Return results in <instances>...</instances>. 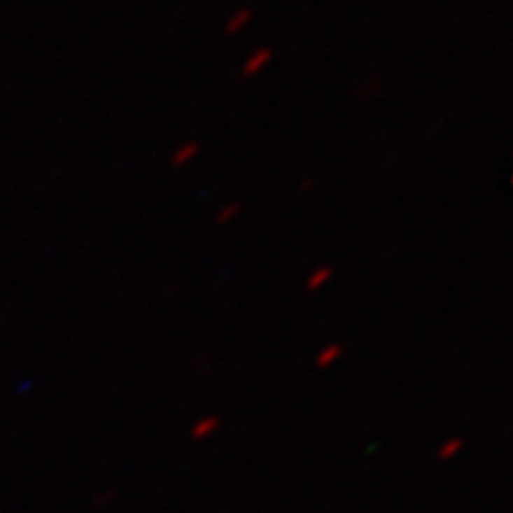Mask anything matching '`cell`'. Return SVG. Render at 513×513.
<instances>
[{
	"label": "cell",
	"instance_id": "3957f363",
	"mask_svg": "<svg viewBox=\"0 0 513 513\" xmlns=\"http://www.w3.org/2000/svg\"><path fill=\"white\" fill-rule=\"evenodd\" d=\"M200 150L202 146L197 141H185V143H181V146L174 150L171 153V167H185V164H190L192 160H195L197 155H200Z\"/></svg>",
	"mask_w": 513,
	"mask_h": 513
},
{
	"label": "cell",
	"instance_id": "ba28073f",
	"mask_svg": "<svg viewBox=\"0 0 513 513\" xmlns=\"http://www.w3.org/2000/svg\"><path fill=\"white\" fill-rule=\"evenodd\" d=\"M240 212H243V204H240V202H228V204H223V207H219L214 221L219 223V226H226V223H231L233 219H238Z\"/></svg>",
	"mask_w": 513,
	"mask_h": 513
},
{
	"label": "cell",
	"instance_id": "52a82bcc",
	"mask_svg": "<svg viewBox=\"0 0 513 513\" xmlns=\"http://www.w3.org/2000/svg\"><path fill=\"white\" fill-rule=\"evenodd\" d=\"M461 449H463V437H449V440H444V442L440 444L437 458H440V461H451L454 456L461 454Z\"/></svg>",
	"mask_w": 513,
	"mask_h": 513
},
{
	"label": "cell",
	"instance_id": "277c9868",
	"mask_svg": "<svg viewBox=\"0 0 513 513\" xmlns=\"http://www.w3.org/2000/svg\"><path fill=\"white\" fill-rule=\"evenodd\" d=\"M342 354H345V345H340V342H328V345H323L321 349H318L316 359H314V366L330 368L335 361H340Z\"/></svg>",
	"mask_w": 513,
	"mask_h": 513
},
{
	"label": "cell",
	"instance_id": "5b68a950",
	"mask_svg": "<svg viewBox=\"0 0 513 513\" xmlns=\"http://www.w3.org/2000/svg\"><path fill=\"white\" fill-rule=\"evenodd\" d=\"M221 428V419L219 416H202V419H197L195 423L190 428V437L192 440H207L212 437L216 430Z\"/></svg>",
	"mask_w": 513,
	"mask_h": 513
},
{
	"label": "cell",
	"instance_id": "8992f818",
	"mask_svg": "<svg viewBox=\"0 0 513 513\" xmlns=\"http://www.w3.org/2000/svg\"><path fill=\"white\" fill-rule=\"evenodd\" d=\"M333 274H335V269L330 267V264H323V267H316L311 271L309 276H307V283H304V288L309 293H316V290H321L323 286H328L330 279H333Z\"/></svg>",
	"mask_w": 513,
	"mask_h": 513
},
{
	"label": "cell",
	"instance_id": "6da1fadb",
	"mask_svg": "<svg viewBox=\"0 0 513 513\" xmlns=\"http://www.w3.org/2000/svg\"><path fill=\"white\" fill-rule=\"evenodd\" d=\"M271 59H274V50H271V48H257V50L252 52V55L243 62V69H240V74H243L245 78L257 76L259 71H264V69L269 67Z\"/></svg>",
	"mask_w": 513,
	"mask_h": 513
},
{
	"label": "cell",
	"instance_id": "9c48e42d",
	"mask_svg": "<svg viewBox=\"0 0 513 513\" xmlns=\"http://www.w3.org/2000/svg\"><path fill=\"white\" fill-rule=\"evenodd\" d=\"M314 188H316V181H314V178H302L300 181V190L302 192H311Z\"/></svg>",
	"mask_w": 513,
	"mask_h": 513
},
{
	"label": "cell",
	"instance_id": "7a4b0ae2",
	"mask_svg": "<svg viewBox=\"0 0 513 513\" xmlns=\"http://www.w3.org/2000/svg\"><path fill=\"white\" fill-rule=\"evenodd\" d=\"M252 17H255V12H252V8H238V10H235L233 15L226 20V24H223V31H226L228 36H238L240 31H245V29L250 27Z\"/></svg>",
	"mask_w": 513,
	"mask_h": 513
}]
</instances>
